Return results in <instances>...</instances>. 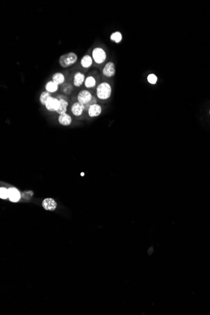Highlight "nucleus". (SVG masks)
<instances>
[{"label": "nucleus", "mask_w": 210, "mask_h": 315, "mask_svg": "<svg viewBox=\"0 0 210 315\" xmlns=\"http://www.w3.org/2000/svg\"><path fill=\"white\" fill-rule=\"evenodd\" d=\"M77 59L78 57L77 54L73 52H71L62 55L59 57V62L62 68H68L76 64Z\"/></svg>", "instance_id": "f257e3e1"}, {"label": "nucleus", "mask_w": 210, "mask_h": 315, "mask_svg": "<svg viewBox=\"0 0 210 315\" xmlns=\"http://www.w3.org/2000/svg\"><path fill=\"white\" fill-rule=\"evenodd\" d=\"M96 94L100 100H105L108 99L111 94V86L106 82L100 84L96 88Z\"/></svg>", "instance_id": "f03ea898"}, {"label": "nucleus", "mask_w": 210, "mask_h": 315, "mask_svg": "<svg viewBox=\"0 0 210 315\" xmlns=\"http://www.w3.org/2000/svg\"><path fill=\"white\" fill-rule=\"evenodd\" d=\"M92 56L94 62L98 64H102L106 59V54L105 51L100 47H96L93 49Z\"/></svg>", "instance_id": "7ed1b4c3"}, {"label": "nucleus", "mask_w": 210, "mask_h": 315, "mask_svg": "<svg viewBox=\"0 0 210 315\" xmlns=\"http://www.w3.org/2000/svg\"><path fill=\"white\" fill-rule=\"evenodd\" d=\"M93 98L92 94L88 90H81L79 92L77 99V101L83 104H86L89 103Z\"/></svg>", "instance_id": "20e7f679"}, {"label": "nucleus", "mask_w": 210, "mask_h": 315, "mask_svg": "<svg viewBox=\"0 0 210 315\" xmlns=\"http://www.w3.org/2000/svg\"><path fill=\"white\" fill-rule=\"evenodd\" d=\"M45 106L48 112H56L60 106V101L57 98L51 96L46 102Z\"/></svg>", "instance_id": "39448f33"}, {"label": "nucleus", "mask_w": 210, "mask_h": 315, "mask_svg": "<svg viewBox=\"0 0 210 315\" xmlns=\"http://www.w3.org/2000/svg\"><path fill=\"white\" fill-rule=\"evenodd\" d=\"M8 198L13 202H17L21 199V193L17 188L11 187L8 189Z\"/></svg>", "instance_id": "423d86ee"}, {"label": "nucleus", "mask_w": 210, "mask_h": 315, "mask_svg": "<svg viewBox=\"0 0 210 315\" xmlns=\"http://www.w3.org/2000/svg\"><path fill=\"white\" fill-rule=\"evenodd\" d=\"M57 205L56 201L53 198H47L42 201V207L45 210L54 211L56 209Z\"/></svg>", "instance_id": "0eeeda50"}, {"label": "nucleus", "mask_w": 210, "mask_h": 315, "mask_svg": "<svg viewBox=\"0 0 210 315\" xmlns=\"http://www.w3.org/2000/svg\"><path fill=\"white\" fill-rule=\"evenodd\" d=\"M116 72L115 70V66L113 64V62H109L105 66L103 69V74L104 76L111 77L115 76Z\"/></svg>", "instance_id": "6e6552de"}, {"label": "nucleus", "mask_w": 210, "mask_h": 315, "mask_svg": "<svg viewBox=\"0 0 210 315\" xmlns=\"http://www.w3.org/2000/svg\"><path fill=\"white\" fill-rule=\"evenodd\" d=\"M84 110V104L79 102L74 103L71 106V112L76 117L81 116Z\"/></svg>", "instance_id": "1a4fd4ad"}, {"label": "nucleus", "mask_w": 210, "mask_h": 315, "mask_svg": "<svg viewBox=\"0 0 210 315\" xmlns=\"http://www.w3.org/2000/svg\"><path fill=\"white\" fill-rule=\"evenodd\" d=\"M101 112H102V109H101V106L98 104H94L90 106L88 111V115L90 117L93 118V117H98L99 115H100L101 113Z\"/></svg>", "instance_id": "9d476101"}, {"label": "nucleus", "mask_w": 210, "mask_h": 315, "mask_svg": "<svg viewBox=\"0 0 210 315\" xmlns=\"http://www.w3.org/2000/svg\"><path fill=\"white\" fill-rule=\"evenodd\" d=\"M86 77L83 73L80 72H77L74 76L73 79V84L75 87H80L85 81Z\"/></svg>", "instance_id": "9b49d317"}, {"label": "nucleus", "mask_w": 210, "mask_h": 315, "mask_svg": "<svg viewBox=\"0 0 210 315\" xmlns=\"http://www.w3.org/2000/svg\"><path fill=\"white\" fill-rule=\"evenodd\" d=\"M72 118L68 114V113H63L59 115L58 117V121L59 124H60L62 126H69L72 123Z\"/></svg>", "instance_id": "f8f14e48"}, {"label": "nucleus", "mask_w": 210, "mask_h": 315, "mask_svg": "<svg viewBox=\"0 0 210 315\" xmlns=\"http://www.w3.org/2000/svg\"><path fill=\"white\" fill-rule=\"evenodd\" d=\"M52 81H53L55 83L58 85H62L66 81V77L61 72H56L53 74L52 77Z\"/></svg>", "instance_id": "ddd939ff"}, {"label": "nucleus", "mask_w": 210, "mask_h": 315, "mask_svg": "<svg viewBox=\"0 0 210 315\" xmlns=\"http://www.w3.org/2000/svg\"><path fill=\"white\" fill-rule=\"evenodd\" d=\"M59 100L60 101V106H59L57 111L56 112V113L57 114H59V115L66 113L69 103H68V101L66 100L61 99V100Z\"/></svg>", "instance_id": "4468645a"}, {"label": "nucleus", "mask_w": 210, "mask_h": 315, "mask_svg": "<svg viewBox=\"0 0 210 315\" xmlns=\"http://www.w3.org/2000/svg\"><path fill=\"white\" fill-rule=\"evenodd\" d=\"M93 64V58L89 55H84L80 60V65L84 68H89Z\"/></svg>", "instance_id": "2eb2a0df"}, {"label": "nucleus", "mask_w": 210, "mask_h": 315, "mask_svg": "<svg viewBox=\"0 0 210 315\" xmlns=\"http://www.w3.org/2000/svg\"><path fill=\"white\" fill-rule=\"evenodd\" d=\"M45 91L50 92V93H54L56 92L58 89H59V85L55 83L53 81H50L47 83L45 86Z\"/></svg>", "instance_id": "dca6fc26"}, {"label": "nucleus", "mask_w": 210, "mask_h": 315, "mask_svg": "<svg viewBox=\"0 0 210 315\" xmlns=\"http://www.w3.org/2000/svg\"><path fill=\"white\" fill-rule=\"evenodd\" d=\"M96 81L95 78L91 76H89L86 77L84 81V86L86 88H93L96 86Z\"/></svg>", "instance_id": "f3484780"}, {"label": "nucleus", "mask_w": 210, "mask_h": 315, "mask_svg": "<svg viewBox=\"0 0 210 315\" xmlns=\"http://www.w3.org/2000/svg\"><path fill=\"white\" fill-rule=\"evenodd\" d=\"M51 97V93L48 92L47 91H43L40 96V98H39V100H40V102L41 103L42 105L43 106H45V103L47 101V100L49 99V98Z\"/></svg>", "instance_id": "a211bd4d"}, {"label": "nucleus", "mask_w": 210, "mask_h": 315, "mask_svg": "<svg viewBox=\"0 0 210 315\" xmlns=\"http://www.w3.org/2000/svg\"><path fill=\"white\" fill-rule=\"evenodd\" d=\"M61 89L62 91L64 94H66V95H69L73 91V86L69 83H64L62 84Z\"/></svg>", "instance_id": "6ab92c4d"}, {"label": "nucleus", "mask_w": 210, "mask_h": 315, "mask_svg": "<svg viewBox=\"0 0 210 315\" xmlns=\"http://www.w3.org/2000/svg\"><path fill=\"white\" fill-rule=\"evenodd\" d=\"M110 39L116 43H120L122 40V35L120 31H116L111 35Z\"/></svg>", "instance_id": "aec40b11"}, {"label": "nucleus", "mask_w": 210, "mask_h": 315, "mask_svg": "<svg viewBox=\"0 0 210 315\" xmlns=\"http://www.w3.org/2000/svg\"><path fill=\"white\" fill-rule=\"evenodd\" d=\"M8 189H6L5 187H1L0 188V198L2 199H6L8 198Z\"/></svg>", "instance_id": "412c9836"}, {"label": "nucleus", "mask_w": 210, "mask_h": 315, "mask_svg": "<svg viewBox=\"0 0 210 315\" xmlns=\"http://www.w3.org/2000/svg\"><path fill=\"white\" fill-rule=\"evenodd\" d=\"M147 81L149 83H150L152 84H155L157 81V77L155 74H151L148 76Z\"/></svg>", "instance_id": "4be33fe9"}, {"label": "nucleus", "mask_w": 210, "mask_h": 315, "mask_svg": "<svg viewBox=\"0 0 210 315\" xmlns=\"http://www.w3.org/2000/svg\"><path fill=\"white\" fill-rule=\"evenodd\" d=\"M80 176H84V172H81V174H80Z\"/></svg>", "instance_id": "5701e85b"}]
</instances>
